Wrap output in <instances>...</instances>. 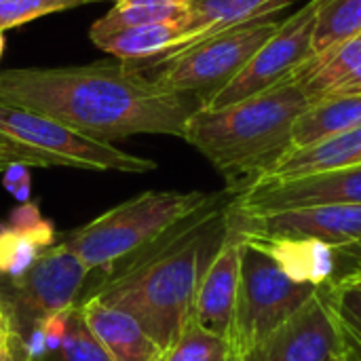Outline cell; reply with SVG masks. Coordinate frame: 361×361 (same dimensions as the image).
<instances>
[{"mask_svg": "<svg viewBox=\"0 0 361 361\" xmlns=\"http://www.w3.org/2000/svg\"><path fill=\"white\" fill-rule=\"evenodd\" d=\"M0 361H30L23 341L15 334L13 328L0 334Z\"/></svg>", "mask_w": 361, "mask_h": 361, "instance_id": "cell-28", "label": "cell"}, {"mask_svg": "<svg viewBox=\"0 0 361 361\" xmlns=\"http://www.w3.org/2000/svg\"><path fill=\"white\" fill-rule=\"evenodd\" d=\"M353 165H361V127L322 140L313 146L292 150L260 180H286Z\"/></svg>", "mask_w": 361, "mask_h": 361, "instance_id": "cell-19", "label": "cell"}, {"mask_svg": "<svg viewBox=\"0 0 361 361\" xmlns=\"http://www.w3.org/2000/svg\"><path fill=\"white\" fill-rule=\"evenodd\" d=\"M159 361H237L231 343L190 322Z\"/></svg>", "mask_w": 361, "mask_h": 361, "instance_id": "cell-23", "label": "cell"}, {"mask_svg": "<svg viewBox=\"0 0 361 361\" xmlns=\"http://www.w3.org/2000/svg\"><path fill=\"white\" fill-rule=\"evenodd\" d=\"M44 361H112L87 326L78 305L68 311L66 334L57 351Z\"/></svg>", "mask_w": 361, "mask_h": 361, "instance_id": "cell-24", "label": "cell"}, {"mask_svg": "<svg viewBox=\"0 0 361 361\" xmlns=\"http://www.w3.org/2000/svg\"><path fill=\"white\" fill-rule=\"evenodd\" d=\"M347 360H349V357H347Z\"/></svg>", "mask_w": 361, "mask_h": 361, "instance_id": "cell-35", "label": "cell"}, {"mask_svg": "<svg viewBox=\"0 0 361 361\" xmlns=\"http://www.w3.org/2000/svg\"><path fill=\"white\" fill-rule=\"evenodd\" d=\"M332 361H349V360H347V353H345V345H343V353H341L338 357H334Z\"/></svg>", "mask_w": 361, "mask_h": 361, "instance_id": "cell-32", "label": "cell"}, {"mask_svg": "<svg viewBox=\"0 0 361 361\" xmlns=\"http://www.w3.org/2000/svg\"><path fill=\"white\" fill-rule=\"evenodd\" d=\"M0 159H2V157H0ZM6 165H8V163H6Z\"/></svg>", "mask_w": 361, "mask_h": 361, "instance_id": "cell-34", "label": "cell"}, {"mask_svg": "<svg viewBox=\"0 0 361 361\" xmlns=\"http://www.w3.org/2000/svg\"><path fill=\"white\" fill-rule=\"evenodd\" d=\"M32 167L21 165V163H11L6 165V169L2 171V184L4 188L19 201L25 203L30 201V192H32Z\"/></svg>", "mask_w": 361, "mask_h": 361, "instance_id": "cell-27", "label": "cell"}, {"mask_svg": "<svg viewBox=\"0 0 361 361\" xmlns=\"http://www.w3.org/2000/svg\"><path fill=\"white\" fill-rule=\"evenodd\" d=\"M361 36V0H328L317 17L313 57Z\"/></svg>", "mask_w": 361, "mask_h": 361, "instance_id": "cell-22", "label": "cell"}, {"mask_svg": "<svg viewBox=\"0 0 361 361\" xmlns=\"http://www.w3.org/2000/svg\"><path fill=\"white\" fill-rule=\"evenodd\" d=\"M328 302L341 330L361 343V275L332 288Z\"/></svg>", "mask_w": 361, "mask_h": 361, "instance_id": "cell-25", "label": "cell"}, {"mask_svg": "<svg viewBox=\"0 0 361 361\" xmlns=\"http://www.w3.org/2000/svg\"><path fill=\"white\" fill-rule=\"evenodd\" d=\"M78 309L112 361L161 360L163 347L129 313L104 305L97 298L80 300Z\"/></svg>", "mask_w": 361, "mask_h": 361, "instance_id": "cell-17", "label": "cell"}, {"mask_svg": "<svg viewBox=\"0 0 361 361\" xmlns=\"http://www.w3.org/2000/svg\"><path fill=\"white\" fill-rule=\"evenodd\" d=\"M307 108L300 87L283 85L224 108H201L182 140L239 195L294 150V125Z\"/></svg>", "mask_w": 361, "mask_h": 361, "instance_id": "cell-3", "label": "cell"}, {"mask_svg": "<svg viewBox=\"0 0 361 361\" xmlns=\"http://www.w3.org/2000/svg\"><path fill=\"white\" fill-rule=\"evenodd\" d=\"M91 2H99V0H0V30L4 32L8 27L23 25L44 15L91 4Z\"/></svg>", "mask_w": 361, "mask_h": 361, "instance_id": "cell-26", "label": "cell"}, {"mask_svg": "<svg viewBox=\"0 0 361 361\" xmlns=\"http://www.w3.org/2000/svg\"><path fill=\"white\" fill-rule=\"evenodd\" d=\"M184 36L182 19L180 21H161L148 25H135L118 30L106 36L91 38L97 49L114 55L123 61H144L163 55L173 49Z\"/></svg>", "mask_w": 361, "mask_h": 361, "instance_id": "cell-20", "label": "cell"}, {"mask_svg": "<svg viewBox=\"0 0 361 361\" xmlns=\"http://www.w3.org/2000/svg\"><path fill=\"white\" fill-rule=\"evenodd\" d=\"M247 243L264 250L296 281L332 290L338 283L361 275V267L347 254L317 239L307 237H267L231 231Z\"/></svg>", "mask_w": 361, "mask_h": 361, "instance_id": "cell-13", "label": "cell"}, {"mask_svg": "<svg viewBox=\"0 0 361 361\" xmlns=\"http://www.w3.org/2000/svg\"><path fill=\"white\" fill-rule=\"evenodd\" d=\"M216 195L201 190H146L70 231L59 241L89 273L99 271L104 277H110L209 205Z\"/></svg>", "mask_w": 361, "mask_h": 361, "instance_id": "cell-4", "label": "cell"}, {"mask_svg": "<svg viewBox=\"0 0 361 361\" xmlns=\"http://www.w3.org/2000/svg\"><path fill=\"white\" fill-rule=\"evenodd\" d=\"M0 99L106 144L140 133L184 137L188 121L201 110L195 95L161 89L116 57L87 66L0 70Z\"/></svg>", "mask_w": 361, "mask_h": 361, "instance_id": "cell-1", "label": "cell"}, {"mask_svg": "<svg viewBox=\"0 0 361 361\" xmlns=\"http://www.w3.org/2000/svg\"><path fill=\"white\" fill-rule=\"evenodd\" d=\"M341 328V326H338ZM341 336H343V345H345V353L349 361H361V343H357L355 338H351L349 334H345L341 330Z\"/></svg>", "mask_w": 361, "mask_h": 361, "instance_id": "cell-29", "label": "cell"}, {"mask_svg": "<svg viewBox=\"0 0 361 361\" xmlns=\"http://www.w3.org/2000/svg\"><path fill=\"white\" fill-rule=\"evenodd\" d=\"M361 127V95L324 99L309 106L294 125V150Z\"/></svg>", "mask_w": 361, "mask_h": 361, "instance_id": "cell-21", "label": "cell"}, {"mask_svg": "<svg viewBox=\"0 0 361 361\" xmlns=\"http://www.w3.org/2000/svg\"><path fill=\"white\" fill-rule=\"evenodd\" d=\"M57 243L55 226L38 201L19 203L0 222V279H17Z\"/></svg>", "mask_w": 361, "mask_h": 361, "instance_id": "cell-15", "label": "cell"}, {"mask_svg": "<svg viewBox=\"0 0 361 361\" xmlns=\"http://www.w3.org/2000/svg\"><path fill=\"white\" fill-rule=\"evenodd\" d=\"M237 239L241 243V279L231 347L237 361H245L324 290L292 279L264 250Z\"/></svg>", "mask_w": 361, "mask_h": 361, "instance_id": "cell-7", "label": "cell"}, {"mask_svg": "<svg viewBox=\"0 0 361 361\" xmlns=\"http://www.w3.org/2000/svg\"><path fill=\"white\" fill-rule=\"evenodd\" d=\"M330 290L311 298L245 361H332L343 353L338 322L328 302Z\"/></svg>", "mask_w": 361, "mask_h": 361, "instance_id": "cell-12", "label": "cell"}, {"mask_svg": "<svg viewBox=\"0 0 361 361\" xmlns=\"http://www.w3.org/2000/svg\"><path fill=\"white\" fill-rule=\"evenodd\" d=\"M0 157L27 167H70L89 171L148 173L157 163L91 140L63 123L0 99Z\"/></svg>", "mask_w": 361, "mask_h": 361, "instance_id": "cell-5", "label": "cell"}, {"mask_svg": "<svg viewBox=\"0 0 361 361\" xmlns=\"http://www.w3.org/2000/svg\"><path fill=\"white\" fill-rule=\"evenodd\" d=\"M91 273L57 239L34 267L17 279H0V296L15 334L25 341L38 326L78 305Z\"/></svg>", "mask_w": 361, "mask_h": 361, "instance_id": "cell-8", "label": "cell"}, {"mask_svg": "<svg viewBox=\"0 0 361 361\" xmlns=\"http://www.w3.org/2000/svg\"><path fill=\"white\" fill-rule=\"evenodd\" d=\"M4 169H6V161H4V159H0V173H2Z\"/></svg>", "mask_w": 361, "mask_h": 361, "instance_id": "cell-33", "label": "cell"}, {"mask_svg": "<svg viewBox=\"0 0 361 361\" xmlns=\"http://www.w3.org/2000/svg\"><path fill=\"white\" fill-rule=\"evenodd\" d=\"M326 2L328 0H309L300 11L283 19L279 30L250 59L243 72L207 108H224L277 87L292 85L296 74L315 55V27Z\"/></svg>", "mask_w": 361, "mask_h": 361, "instance_id": "cell-9", "label": "cell"}, {"mask_svg": "<svg viewBox=\"0 0 361 361\" xmlns=\"http://www.w3.org/2000/svg\"><path fill=\"white\" fill-rule=\"evenodd\" d=\"M228 226L245 235L317 239L361 267V205H322L264 216H239L231 209Z\"/></svg>", "mask_w": 361, "mask_h": 361, "instance_id": "cell-11", "label": "cell"}, {"mask_svg": "<svg viewBox=\"0 0 361 361\" xmlns=\"http://www.w3.org/2000/svg\"><path fill=\"white\" fill-rule=\"evenodd\" d=\"M279 25V17L254 19L176 53L125 63L142 72L157 87L190 93L201 102V108H207L243 72Z\"/></svg>", "mask_w": 361, "mask_h": 361, "instance_id": "cell-6", "label": "cell"}, {"mask_svg": "<svg viewBox=\"0 0 361 361\" xmlns=\"http://www.w3.org/2000/svg\"><path fill=\"white\" fill-rule=\"evenodd\" d=\"M241 279V243L228 231V239L209 264L192 309V322L231 343Z\"/></svg>", "mask_w": 361, "mask_h": 361, "instance_id": "cell-14", "label": "cell"}, {"mask_svg": "<svg viewBox=\"0 0 361 361\" xmlns=\"http://www.w3.org/2000/svg\"><path fill=\"white\" fill-rule=\"evenodd\" d=\"M2 53H4V34L0 30V59H2Z\"/></svg>", "mask_w": 361, "mask_h": 361, "instance_id": "cell-31", "label": "cell"}, {"mask_svg": "<svg viewBox=\"0 0 361 361\" xmlns=\"http://www.w3.org/2000/svg\"><path fill=\"white\" fill-rule=\"evenodd\" d=\"M11 328V322H8V315H6V307L2 302V296H0V334L6 332Z\"/></svg>", "mask_w": 361, "mask_h": 361, "instance_id": "cell-30", "label": "cell"}, {"mask_svg": "<svg viewBox=\"0 0 361 361\" xmlns=\"http://www.w3.org/2000/svg\"><path fill=\"white\" fill-rule=\"evenodd\" d=\"M235 197L231 188L218 190L209 205L104 277L87 298L135 317L165 351L192 322L199 286L228 239V212Z\"/></svg>", "mask_w": 361, "mask_h": 361, "instance_id": "cell-2", "label": "cell"}, {"mask_svg": "<svg viewBox=\"0 0 361 361\" xmlns=\"http://www.w3.org/2000/svg\"><path fill=\"white\" fill-rule=\"evenodd\" d=\"M309 106L345 97L361 95V36H355L328 53L313 57L294 78Z\"/></svg>", "mask_w": 361, "mask_h": 361, "instance_id": "cell-18", "label": "cell"}, {"mask_svg": "<svg viewBox=\"0 0 361 361\" xmlns=\"http://www.w3.org/2000/svg\"><path fill=\"white\" fill-rule=\"evenodd\" d=\"M294 2L296 0H190L188 13L182 19L184 36L173 49L165 51L163 55L192 47L214 34L250 23L254 19L277 17Z\"/></svg>", "mask_w": 361, "mask_h": 361, "instance_id": "cell-16", "label": "cell"}, {"mask_svg": "<svg viewBox=\"0 0 361 361\" xmlns=\"http://www.w3.org/2000/svg\"><path fill=\"white\" fill-rule=\"evenodd\" d=\"M322 205H361V165L286 180H258L235 197L231 209L239 216H264Z\"/></svg>", "mask_w": 361, "mask_h": 361, "instance_id": "cell-10", "label": "cell"}]
</instances>
